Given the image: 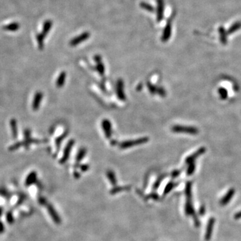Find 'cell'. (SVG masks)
<instances>
[{
	"mask_svg": "<svg viewBox=\"0 0 241 241\" xmlns=\"http://www.w3.org/2000/svg\"><path fill=\"white\" fill-rule=\"evenodd\" d=\"M174 18V13L170 16V18L168 19L164 27V29L163 30V33L161 37V40L163 42H168L170 39L172 34V24L173 20Z\"/></svg>",
	"mask_w": 241,
	"mask_h": 241,
	"instance_id": "cell-1",
	"label": "cell"
},
{
	"mask_svg": "<svg viewBox=\"0 0 241 241\" xmlns=\"http://www.w3.org/2000/svg\"><path fill=\"white\" fill-rule=\"evenodd\" d=\"M171 131L174 133H184L190 135H196L199 133V130L196 127L185 125H174L171 128Z\"/></svg>",
	"mask_w": 241,
	"mask_h": 241,
	"instance_id": "cell-2",
	"label": "cell"
},
{
	"mask_svg": "<svg viewBox=\"0 0 241 241\" xmlns=\"http://www.w3.org/2000/svg\"><path fill=\"white\" fill-rule=\"evenodd\" d=\"M148 141H149L148 137H142L137 139H135V140L125 141L122 142V143H121L119 145V147L121 149L130 148V147L139 145L145 143Z\"/></svg>",
	"mask_w": 241,
	"mask_h": 241,
	"instance_id": "cell-3",
	"label": "cell"
},
{
	"mask_svg": "<svg viewBox=\"0 0 241 241\" xmlns=\"http://www.w3.org/2000/svg\"><path fill=\"white\" fill-rule=\"evenodd\" d=\"M90 36V34L88 32H84L81 34L79 35V36L74 37L73 39H72L70 42V45L71 46H76L80 44H81L82 42L86 41L88 38H89Z\"/></svg>",
	"mask_w": 241,
	"mask_h": 241,
	"instance_id": "cell-4",
	"label": "cell"
},
{
	"mask_svg": "<svg viewBox=\"0 0 241 241\" xmlns=\"http://www.w3.org/2000/svg\"><path fill=\"white\" fill-rule=\"evenodd\" d=\"M156 20L157 22L159 23L163 20V18H164V0H156Z\"/></svg>",
	"mask_w": 241,
	"mask_h": 241,
	"instance_id": "cell-5",
	"label": "cell"
},
{
	"mask_svg": "<svg viewBox=\"0 0 241 241\" xmlns=\"http://www.w3.org/2000/svg\"><path fill=\"white\" fill-rule=\"evenodd\" d=\"M215 218H213V217H211V218H209L207 224V226H206V230L205 233V239L206 240L209 241L211 239L212 234L213 232V229L214 224H215Z\"/></svg>",
	"mask_w": 241,
	"mask_h": 241,
	"instance_id": "cell-6",
	"label": "cell"
},
{
	"mask_svg": "<svg viewBox=\"0 0 241 241\" xmlns=\"http://www.w3.org/2000/svg\"><path fill=\"white\" fill-rule=\"evenodd\" d=\"M206 152V148L205 147H200V149H198L196 151L194 152V154L190 155L189 157H187L185 162H186V164H190V163H194V161L197 159L198 157H200L201 155H202Z\"/></svg>",
	"mask_w": 241,
	"mask_h": 241,
	"instance_id": "cell-7",
	"label": "cell"
},
{
	"mask_svg": "<svg viewBox=\"0 0 241 241\" xmlns=\"http://www.w3.org/2000/svg\"><path fill=\"white\" fill-rule=\"evenodd\" d=\"M234 194H235V190L234 188H230L229 191L226 192V194L221 198L220 200V204L221 206L227 205L229 203L230 201L232 200V198L234 196Z\"/></svg>",
	"mask_w": 241,
	"mask_h": 241,
	"instance_id": "cell-8",
	"label": "cell"
},
{
	"mask_svg": "<svg viewBox=\"0 0 241 241\" xmlns=\"http://www.w3.org/2000/svg\"><path fill=\"white\" fill-rule=\"evenodd\" d=\"M74 143V140H71L68 142V144L66 145L65 149H64L63 157L60 159V163H65L66 162V160L68 159L69 155H70V153H71V149L72 148V146H73Z\"/></svg>",
	"mask_w": 241,
	"mask_h": 241,
	"instance_id": "cell-9",
	"label": "cell"
},
{
	"mask_svg": "<svg viewBox=\"0 0 241 241\" xmlns=\"http://www.w3.org/2000/svg\"><path fill=\"white\" fill-rule=\"evenodd\" d=\"M102 127L107 138H110L112 135L111 123L108 119H104L102 122Z\"/></svg>",
	"mask_w": 241,
	"mask_h": 241,
	"instance_id": "cell-10",
	"label": "cell"
},
{
	"mask_svg": "<svg viewBox=\"0 0 241 241\" xmlns=\"http://www.w3.org/2000/svg\"><path fill=\"white\" fill-rule=\"evenodd\" d=\"M47 208L48 212H49L51 218L53 220V221L56 224H60L61 222V218L60 216L58 214L57 212L55 210L54 208L51 204H48Z\"/></svg>",
	"mask_w": 241,
	"mask_h": 241,
	"instance_id": "cell-11",
	"label": "cell"
},
{
	"mask_svg": "<svg viewBox=\"0 0 241 241\" xmlns=\"http://www.w3.org/2000/svg\"><path fill=\"white\" fill-rule=\"evenodd\" d=\"M117 95L119 99L122 101L125 100V95L124 93V84L122 80H119L117 84Z\"/></svg>",
	"mask_w": 241,
	"mask_h": 241,
	"instance_id": "cell-12",
	"label": "cell"
},
{
	"mask_svg": "<svg viewBox=\"0 0 241 241\" xmlns=\"http://www.w3.org/2000/svg\"><path fill=\"white\" fill-rule=\"evenodd\" d=\"M42 93L41 92H37L36 95L34 96L33 103H32V109L34 111H37L39 109L40 103H41V101L42 99Z\"/></svg>",
	"mask_w": 241,
	"mask_h": 241,
	"instance_id": "cell-13",
	"label": "cell"
},
{
	"mask_svg": "<svg viewBox=\"0 0 241 241\" xmlns=\"http://www.w3.org/2000/svg\"><path fill=\"white\" fill-rule=\"evenodd\" d=\"M185 212L187 216H192L195 215V211L194 209V206L192 203V200H187L186 206H185Z\"/></svg>",
	"mask_w": 241,
	"mask_h": 241,
	"instance_id": "cell-14",
	"label": "cell"
},
{
	"mask_svg": "<svg viewBox=\"0 0 241 241\" xmlns=\"http://www.w3.org/2000/svg\"><path fill=\"white\" fill-rule=\"evenodd\" d=\"M36 177H37V173L36 171H32V172L29 174L26 179L25 181V184L26 186H29L32 185V184H34L36 180Z\"/></svg>",
	"mask_w": 241,
	"mask_h": 241,
	"instance_id": "cell-15",
	"label": "cell"
},
{
	"mask_svg": "<svg viewBox=\"0 0 241 241\" xmlns=\"http://www.w3.org/2000/svg\"><path fill=\"white\" fill-rule=\"evenodd\" d=\"M66 77V74L65 72H62L61 73L59 74V76L56 80V87L58 88H61L63 87L64 83H65Z\"/></svg>",
	"mask_w": 241,
	"mask_h": 241,
	"instance_id": "cell-16",
	"label": "cell"
},
{
	"mask_svg": "<svg viewBox=\"0 0 241 241\" xmlns=\"http://www.w3.org/2000/svg\"><path fill=\"white\" fill-rule=\"evenodd\" d=\"M52 26V21L51 20H46L44 24V26H43V30L42 32V35L43 37H45V36L48 34V32L50 30Z\"/></svg>",
	"mask_w": 241,
	"mask_h": 241,
	"instance_id": "cell-17",
	"label": "cell"
},
{
	"mask_svg": "<svg viewBox=\"0 0 241 241\" xmlns=\"http://www.w3.org/2000/svg\"><path fill=\"white\" fill-rule=\"evenodd\" d=\"M220 34V40L223 44H226L227 43V34L228 33L225 30L223 27H220L218 29Z\"/></svg>",
	"mask_w": 241,
	"mask_h": 241,
	"instance_id": "cell-18",
	"label": "cell"
},
{
	"mask_svg": "<svg viewBox=\"0 0 241 241\" xmlns=\"http://www.w3.org/2000/svg\"><path fill=\"white\" fill-rule=\"evenodd\" d=\"M139 6H140L141 9L145 10V11H147V12H148L149 13L155 12V8L154 7V6H153L152 5L149 4V3L142 1L140 3V4H139Z\"/></svg>",
	"mask_w": 241,
	"mask_h": 241,
	"instance_id": "cell-19",
	"label": "cell"
},
{
	"mask_svg": "<svg viewBox=\"0 0 241 241\" xmlns=\"http://www.w3.org/2000/svg\"><path fill=\"white\" fill-rule=\"evenodd\" d=\"M192 183L191 181H187L186 183V188H185V194H186L187 200H192Z\"/></svg>",
	"mask_w": 241,
	"mask_h": 241,
	"instance_id": "cell-20",
	"label": "cell"
},
{
	"mask_svg": "<svg viewBox=\"0 0 241 241\" xmlns=\"http://www.w3.org/2000/svg\"><path fill=\"white\" fill-rule=\"evenodd\" d=\"M240 28H241V22L240 21H237V22L234 23L231 26H230V28L228 29L227 33L229 34H233Z\"/></svg>",
	"mask_w": 241,
	"mask_h": 241,
	"instance_id": "cell-21",
	"label": "cell"
},
{
	"mask_svg": "<svg viewBox=\"0 0 241 241\" xmlns=\"http://www.w3.org/2000/svg\"><path fill=\"white\" fill-rule=\"evenodd\" d=\"M20 28V25L18 23L10 24L7 26H4V29L8 31H16Z\"/></svg>",
	"mask_w": 241,
	"mask_h": 241,
	"instance_id": "cell-22",
	"label": "cell"
},
{
	"mask_svg": "<svg viewBox=\"0 0 241 241\" xmlns=\"http://www.w3.org/2000/svg\"><path fill=\"white\" fill-rule=\"evenodd\" d=\"M107 177H108L110 182H111V184L112 185H113V186H115L117 184V179H116V178H115V175L113 171L111 170H109L108 171H107Z\"/></svg>",
	"mask_w": 241,
	"mask_h": 241,
	"instance_id": "cell-23",
	"label": "cell"
},
{
	"mask_svg": "<svg viewBox=\"0 0 241 241\" xmlns=\"http://www.w3.org/2000/svg\"><path fill=\"white\" fill-rule=\"evenodd\" d=\"M218 93L220 96V98L222 99H226L228 97V91L226 89V88H224L223 87H221V88H218Z\"/></svg>",
	"mask_w": 241,
	"mask_h": 241,
	"instance_id": "cell-24",
	"label": "cell"
},
{
	"mask_svg": "<svg viewBox=\"0 0 241 241\" xmlns=\"http://www.w3.org/2000/svg\"><path fill=\"white\" fill-rule=\"evenodd\" d=\"M175 185L176 184H174L173 181L169 182V183L167 184V186H166L165 187L164 191H163V194H164V195L168 194V193L170 192L171 190L173 188L174 186H175Z\"/></svg>",
	"mask_w": 241,
	"mask_h": 241,
	"instance_id": "cell-25",
	"label": "cell"
},
{
	"mask_svg": "<svg viewBox=\"0 0 241 241\" xmlns=\"http://www.w3.org/2000/svg\"><path fill=\"white\" fill-rule=\"evenodd\" d=\"M195 169V164L194 162L189 164L188 168H187V175L191 176L192 174L194 173Z\"/></svg>",
	"mask_w": 241,
	"mask_h": 241,
	"instance_id": "cell-26",
	"label": "cell"
},
{
	"mask_svg": "<svg viewBox=\"0 0 241 241\" xmlns=\"http://www.w3.org/2000/svg\"><path fill=\"white\" fill-rule=\"evenodd\" d=\"M129 186L116 187H115V188H113V189H112V190H111V193L112 194H116V193L119 192L123 191V190H129Z\"/></svg>",
	"mask_w": 241,
	"mask_h": 241,
	"instance_id": "cell-27",
	"label": "cell"
},
{
	"mask_svg": "<svg viewBox=\"0 0 241 241\" xmlns=\"http://www.w3.org/2000/svg\"><path fill=\"white\" fill-rule=\"evenodd\" d=\"M97 64H96V68H97V71L99 72V74L103 75L104 72V66L103 65V62L101 61L98 62Z\"/></svg>",
	"mask_w": 241,
	"mask_h": 241,
	"instance_id": "cell-28",
	"label": "cell"
},
{
	"mask_svg": "<svg viewBox=\"0 0 241 241\" xmlns=\"http://www.w3.org/2000/svg\"><path fill=\"white\" fill-rule=\"evenodd\" d=\"M44 37H43L41 34H38L37 36V42H38V46L40 49H42V48L44 47Z\"/></svg>",
	"mask_w": 241,
	"mask_h": 241,
	"instance_id": "cell-29",
	"label": "cell"
},
{
	"mask_svg": "<svg viewBox=\"0 0 241 241\" xmlns=\"http://www.w3.org/2000/svg\"><path fill=\"white\" fill-rule=\"evenodd\" d=\"M86 153H87V151H86V149H81L80 150L79 154H78V155H77V157H76L77 162H80V161L84 157Z\"/></svg>",
	"mask_w": 241,
	"mask_h": 241,
	"instance_id": "cell-30",
	"label": "cell"
},
{
	"mask_svg": "<svg viewBox=\"0 0 241 241\" xmlns=\"http://www.w3.org/2000/svg\"><path fill=\"white\" fill-rule=\"evenodd\" d=\"M11 125H12V127L13 128V129H12L13 137H17V125H16L15 120L12 121V122H11Z\"/></svg>",
	"mask_w": 241,
	"mask_h": 241,
	"instance_id": "cell-31",
	"label": "cell"
},
{
	"mask_svg": "<svg viewBox=\"0 0 241 241\" xmlns=\"http://www.w3.org/2000/svg\"><path fill=\"white\" fill-rule=\"evenodd\" d=\"M147 87H148V88H149V92H151L152 94H154V93H157L158 88H157L156 87H155V86L151 84V83H149V82L147 83Z\"/></svg>",
	"mask_w": 241,
	"mask_h": 241,
	"instance_id": "cell-32",
	"label": "cell"
},
{
	"mask_svg": "<svg viewBox=\"0 0 241 241\" xmlns=\"http://www.w3.org/2000/svg\"><path fill=\"white\" fill-rule=\"evenodd\" d=\"M7 220L8 222H9V223H12L13 222V216H12V213L9 212L7 214Z\"/></svg>",
	"mask_w": 241,
	"mask_h": 241,
	"instance_id": "cell-33",
	"label": "cell"
},
{
	"mask_svg": "<svg viewBox=\"0 0 241 241\" xmlns=\"http://www.w3.org/2000/svg\"><path fill=\"white\" fill-rule=\"evenodd\" d=\"M194 224L195 225V226H196V227L200 226V222L199 220V219H198V217L196 215H194Z\"/></svg>",
	"mask_w": 241,
	"mask_h": 241,
	"instance_id": "cell-34",
	"label": "cell"
},
{
	"mask_svg": "<svg viewBox=\"0 0 241 241\" xmlns=\"http://www.w3.org/2000/svg\"><path fill=\"white\" fill-rule=\"evenodd\" d=\"M206 212V208H205V206H202L200 208V210H199V214L200 216H204Z\"/></svg>",
	"mask_w": 241,
	"mask_h": 241,
	"instance_id": "cell-35",
	"label": "cell"
},
{
	"mask_svg": "<svg viewBox=\"0 0 241 241\" xmlns=\"http://www.w3.org/2000/svg\"><path fill=\"white\" fill-rule=\"evenodd\" d=\"M163 178H159V179H158V180H157L156 182H155V184H154V190H155V189H157L158 187H159V184H160V183H161V181H162Z\"/></svg>",
	"mask_w": 241,
	"mask_h": 241,
	"instance_id": "cell-36",
	"label": "cell"
},
{
	"mask_svg": "<svg viewBox=\"0 0 241 241\" xmlns=\"http://www.w3.org/2000/svg\"><path fill=\"white\" fill-rule=\"evenodd\" d=\"M179 174H180V171L179 170H176L174 171L171 174V176H172L173 178H176V177H178Z\"/></svg>",
	"mask_w": 241,
	"mask_h": 241,
	"instance_id": "cell-37",
	"label": "cell"
},
{
	"mask_svg": "<svg viewBox=\"0 0 241 241\" xmlns=\"http://www.w3.org/2000/svg\"><path fill=\"white\" fill-rule=\"evenodd\" d=\"M234 218L237 219V220L240 219L241 218V211H239V212H238L237 213H236L234 214Z\"/></svg>",
	"mask_w": 241,
	"mask_h": 241,
	"instance_id": "cell-38",
	"label": "cell"
},
{
	"mask_svg": "<svg viewBox=\"0 0 241 241\" xmlns=\"http://www.w3.org/2000/svg\"><path fill=\"white\" fill-rule=\"evenodd\" d=\"M88 168H89V167H88V165H83L81 166V168H80L81 170L83 171H86L87 170H88Z\"/></svg>",
	"mask_w": 241,
	"mask_h": 241,
	"instance_id": "cell-39",
	"label": "cell"
},
{
	"mask_svg": "<svg viewBox=\"0 0 241 241\" xmlns=\"http://www.w3.org/2000/svg\"><path fill=\"white\" fill-rule=\"evenodd\" d=\"M4 231V224L2 223V222L0 221V233H2Z\"/></svg>",
	"mask_w": 241,
	"mask_h": 241,
	"instance_id": "cell-40",
	"label": "cell"
},
{
	"mask_svg": "<svg viewBox=\"0 0 241 241\" xmlns=\"http://www.w3.org/2000/svg\"><path fill=\"white\" fill-rule=\"evenodd\" d=\"M149 197H151L153 199H154V200H157V198H158V195L156 194H151L149 195Z\"/></svg>",
	"mask_w": 241,
	"mask_h": 241,
	"instance_id": "cell-41",
	"label": "cell"
}]
</instances>
